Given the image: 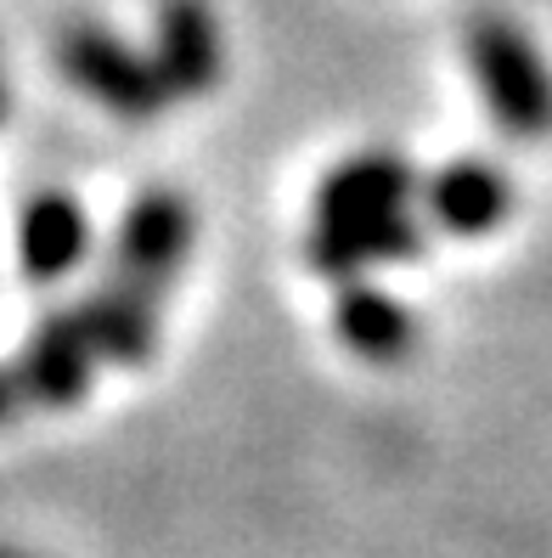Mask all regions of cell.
I'll use <instances>...</instances> for the list:
<instances>
[{
  "instance_id": "5b68a950",
  "label": "cell",
  "mask_w": 552,
  "mask_h": 558,
  "mask_svg": "<svg viewBox=\"0 0 552 558\" xmlns=\"http://www.w3.org/2000/svg\"><path fill=\"white\" fill-rule=\"evenodd\" d=\"M424 220L401 215H361V220H316L305 238V266L333 282H361L372 266H395V259L424 254Z\"/></svg>"
},
{
  "instance_id": "30bf717a",
  "label": "cell",
  "mask_w": 552,
  "mask_h": 558,
  "mask_svg": "<svg viewBox=\"0 0 552 558\" xmlns=\"http://www.w3.org/2000/svg\"><path fill=\"white\" fill-rule=\"evenodd\" d=\"M90 254V215L69 198V192H40L17 215V259L28 282H69Z\"/></svg>"
},
{
  "instance_id": "52a82bcc",
  "label": "cell",
  "mask_w": 552,
  "mask_h": 558,
  "mask_svg": "<svg viewBox=\"0 0 552 558\" xmlns=\"http://www.w3.org/2000/svg\"><path fill=\"white\" fill-rule=\"evenodd\" d=\"M424 209L451 238H491L513 215V181L491 158H451L424 181Z\"/></svg>"
},
{
  "instance_id": "7a4b0ae2",
  "label": "cell",
  "mask_w": 552,
  "mask_h": 558,
  "mask_svg": "<svg viewBox=\"0 0 552 558\" xmlns=\"http://www.w3.org/2000/svg\"><path fill=\"white\" fill-rule=\"evenodd\" d=\"M57 69L79 96H90L96 108H108L113 119H158L164 113V85L152 74V57L119 40L102 23H69L57 35Z\"/></svg>"
},
{
  "instance_id": "5bb4252c",
  "label": "cell",
  "mask_w": 552,
  "mask_h": 558,
  "mask_svg": "<svg viewBox=\"0 0 552 558\" xmlns=\"http://www.w3.org/2000/svg\"><path fill=\"white\" fill-rule=\"evenodd\" d=\"M0 558H23V553H12V547H0Z\"/></svg>"
},
{
  "instance_id": "6da1fadb",
  "label": "cell",
  "mask_w": 552,
  "mask_h": 558,
  "mask_svg": "<svg viewBox=\"0 0 552 558\" xmlns=\"http://www.w3.org/2000/svg\"><path fill=\"white\" fill-rule=\"evenodd\" d=\"M468 74L479 85V102L507 130L513 142H547L552 136V69L541 46L513 17H474L468 35Z\"/></svg>"
},
{
  "instance_id": "8fae6325",
  "label": "cell",
  "mask_w": 552,
  "mask_h": 558,
  "mask_svg": "<svg viewBox=\"0 0 552 558\" xmlns=\"http://www.w3.org/2000/svg\"><path fill=\"white\" fill-rule=\"evenodd\" d=\"M333 333L344 339L349 355L372 361V367H395L417 350L424 327H417L412 305H401L395 293H383L372 282H344L333 300Z\"/></svg>"
},
{
  "instance_id": "7c38bea8",
  "label": "cell",
  "mask_w": 552,
  "mask_h": 558,
  "mask_svg": "<svg viewBox=\"0 0 552 558\" xmlns=\"http://www.w3.org/2000/svg\"><path fill=\"white\" fill-rule=\"evenodd\" d=\"M23 407H28V401H23V389H17V373L0 367V429H7V423H17Z\"/></svg>"
},
{
  "instance_id": "9c48e42d",
  "label": "cell",
  "mask_w": 552,
  "mask_h": 558,
  "mask_svg": "<svg viewBox=\"0 0 552 558\" xmlns=\"http://www.w3.org/2000/svg\"><path fill=\"white\" fill-rule=\"evenodd\" d=\"M424 192L417 170L401 153H355L333 163L316 186V220H361V215H401Z\"/></svg>"
},
{
  "instance_id": "ba28073f",
  "label": "cell",
  "mask_w": 552,
  "mask_h": 558,
  "mask_svg": "<svg viewBox=\"0 0 552 558\" xmlns=\"http://www.w3.org/2000/svg\"><path fill=\"white\" fill-rule=\"evenodd\" d=\"M74 311L96 344V361H113V367L152 361V350H158V293L152 288L130 282V277H108Z\"/></svg>"
},
{
  "instance_id": "4fadbf2b",
  "label": "cell",
  "mask_w": 552,
  "mask_h": 558,
  "mask_svg": "<svg viewBox=\"0 0 552 558\" xmlns=\"http://www.w3.org/2000/svg\"><path fill=\"white\" fill-rule=\"evenodd\" d=\"M7 108H12V96H7V80H0V119H7Z\"/></svg>"
},
{
  "instance_id": "8992f818",
  "label": "cell",
  "mask_w": 552,
  "mask_h": 558,
  "mask_svg": "<svg viewBox=\"0 0 552 558\" xmlns=\"http://www.w3.org/2000/svg\"><path fill=\"white\" fill-rule=\"evenodd\" d=\"M152 74L164 85V96L192 102L220 85L225 69V46H220V23L209 12V0H158L152 17Z\"/></svg>"
},
{
  "instance_id": "3957f363",
  "label": "cell",
  "mask_w": 552,
  "mask_h": 558,
  "mask_svg": "<svg viewBox=\"0 0 552 558\" xmlns=\"http://www.w3.org/2000/svg\"><path fill=\"white\" fill-rule=\"evenodd\" d=\"M17 389L28 407H46V412H69L90 396L96 384V344L85 333L79 311H46L35 327L23 333V350L12 361Z\"/></svg>"
},
{
  "instance_id": "277c9868",
  "label": "cell",
  "mask_w": 552,
  "mask_h": 558,
  "mask_svg": "<svg viewBox=\"0 0 552 558\" xmlns=\"http://www.w3.org/2000/svg\"><path fill=\"white\" fill-rule=\"evenodd\" d=\"M192 238H198V220H192L186 198H175V192H142L113 232V277H130L152 293H164L186 266Z\"/></svg>"
}]
</instances>
